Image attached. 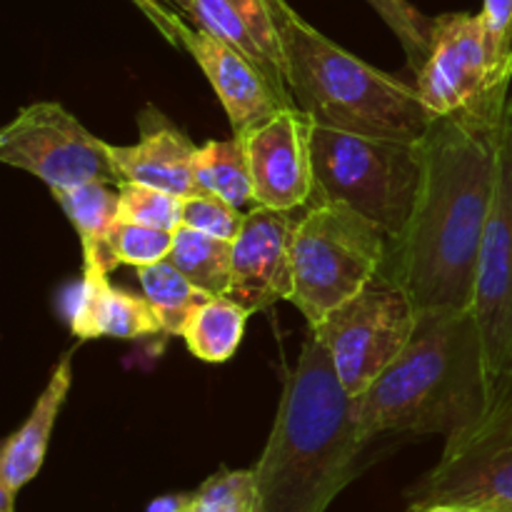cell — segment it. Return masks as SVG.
<instances>
[{
  "label": "cell",
  "mask_w": 512,
  "mask_h": 512,
  "mask_svg": "<svg viewBox=\"0 0 512 512\" xmlns=\"http://www.w3.org/2000/svg\"><path fill=\"white\" fill-rule=\"evenodd\" d=\"M250 315L253 313L248 308L228 295H213L195 310L180 338L203 363H228L243 343Z\"/></svg>",
  "instance_id": "20"
},
{
  "label": "cell",
  "mask_w": 512,
  "mask_h": 512,
  "mask_svg": "<svg viewBox=\"0 0 512 512\" xmlns=\"http://www.w3.org/2000/svg\"><path fill=\"white\" fill-rule=\"evenodd\" d=\"M110 160L120 175V183H143L168 193L190 198L203 195L198 183V145L170 125L163 115H155L153 128L143 130V138L135 145H110Z\"/></svg>",
  "instance_id": "17"
},
{
  "label": "cell",
  "mask_w": 512,
  "mask_h": 512,
  "mask_svg": "<svg viewBox=\"0 0 512 512\" xmlns=\"http://www.w3.org/2000/svg\"><path fill=\"white\" fill-rule=\"evenodd\" d=\"M505 120L433 118L420 140L418 198L403 233L388 240L378 273L408 293L420 313L473 308Z\"/></svg>",
  "instance_id": "1"
},
{
  "label": "cell",
  "mask_w": 512,
  "mask_h": 512,
  "mask_svg": "<svg viewBox=\"0 0 512 512\" xmlns=\"http://www.w3.org/2000/svg\"><path fill=\"white\" fill-rule=\"evenodd\" d=\"M508 125H510V135H512V95H510V105H508Z\"/></svg>",
  "instance_id": "33"
},
{
  "label": "cell",
  "mask_w": 512,
  "mask_h": 512,
  "mask_svg": "<svg viewBox=\"0 0 512 512\" xmlns=\"http://www.w3.org/2000/svg\"><path fill=\"white\" fill-rule=\"evenodd\" d=\"M188 15L198 28L243 53L268 78L285 108H298L288 88L283 43L268 0H193Z\"/></svg>",
  "instance_id": "15"
},
{
  "label": "cell",
  "mask_w": 512,
  "mask_h": 512,
  "mask_svg": "<svg viewBox=\"0 0 512 512\" xmlns=\"http://www.w3.org/2000/svg\"><path fill=\"white\" fill-rule=\"evenodd\" d=\"M163 512H190L188 495H183V498H175V500H170V503H165Z\"/></svg>",
  "instance_id": "31"
},
{
  "label": "cell",
  "mask_w": 512,
  "mask_h": 512,
  "mask_svg": "<svg viewBox=\"0 0 512 512\" xmlns=\"http://www.w3.org/2000/svg\"><path fill=\"white\" fill-rule=\"evenodd\" d=\"M313 175V200L348 205L393 240L408 225L418 198L423 178L420 140L375 138L315 123Z\"/></svg>",
  "instance_id": "5"
},
{
  "label": "cell",
  "mask_w": 512,
  "mask_h": 512,
  "mask_svg": "<svg viewBox=\"0 0 512 512\" xmlns=\"http://www.w3.org/2000/svg\"><path fill=\"white\" fill-rule=\"evenodd\" d=\"M298 220L285 210L255 205L233 240L228 298L250 313L293 298V233Z\"/></svg>",
  "instance_id": "14"
},
{
  "label": "cell",
  "mask_w": 512,
  "mask_h": 512,
  "mask_svg": "<svg viewBox=\"0 0 512 512\" xmlns=\"http://www.w3.org/2000/svg\"><path fill=\"white\" fill-rule=\"evenodd\" d=\"M188 505L190 512H258L255 470L220 468L188 495Z\"/></svg>",
  "instance_id": "25"
},
{
  "label": "cell",
  "mask_w": 512,
  "mask_h": 512,
  "mask_svg": "<svg viewBox=\"0 0 512 512\" xmlns=\"http://www.w3.org/2000/svg\"><path fill=\"white\" fill-rule=\"evenodd\" d=\"M243 218L245 215L235 205L225 203L218 195L203 193L183 198L180 225L220 240H235V235L240 233V225H243Z\"/></svg>",
  "instance_id": "28"
},
{
  "label": "cell",
  "mask_w": 512,
  "mask_h": 512,
  "mask_svg": "<svg viewBox=\"0 0 512 512\" xmlns=\"http://www.w3.org/2000/svg\"><path fill=\"white\" fill-rule=\"evenodd\" d=\"M410 505H465L512 512V393L460 433L445 438L443 455L408 493Z\"/></svg>",
  "instance_id": "8"
},
{
  "label": "cell",
  "mask_w": 512,
  "mask_h": 512,
  "mask_svg": "<svg viewBox=\"0 0 512 512\" xmlns=\"http://www.w3.org/2000/svg\"><path fill=\"white\" fill-rule=\"evenodd\" d=\"M418 320L408 293L375 278L310 330L328 348L350 398H360L408 348Z\"/></svg>",
  "instance_id": "9"
},
{
  "label": "cell",
  "mask_w": 512,
  "mask_h": 512,
  "mask_svg": "<svg viewBox=\"0 0 512 512\" xmlns=\"http://www.w3.org/2000/svg\"><path fill=\"white\" fill-rule=\"evenodd\" d=\"M195 170H198V183L203 193L218 195L238 210L255 203L248 155H245L243 140L235 133L228 140H208L200 145Z\"/></svg>",
  "instance_id": "23"
},
{
  "label": "cell",
  "mask_w": 512,
  "mask_h": 512,
  "mask_svg": "<svg viewBox=\"0 0 512 512\" xmlns=\"http://www.w3.org/2000/svg\"><path fill=\"white\" fill-rule=\"evenodd\" d=\"M512 63L495 55L483 13L435 18L433 45L415 88L433 118L503 120L510 105Z\"/></svg>",
  "instance_id": "7"
},
{
  "label": "cell",
  "mask_w": 512,
  "mask_h": 512,
  "mask_svg": "<svg viewBox=\"0 0 512 512\" xmlns=\"http://www.w3.org/2000/svg\"><path fill=\"white\" fill-rule=\"evenodd\" d=\"M50 195L78 233L80 248H83V270L113 273L105 240H108L110 228L120 220L118 188L113 190L110 183L90 180V183L70 185V188H55L50 190Z\"/></svg>",
  "instance_id": "19"
},
{
  "label": "cell",
  "mask_w": 512,
  "mask_h": 512,
  "mask_svg": "<svg viewBox=\"0 0 512 512\" xmlns=\"http://www.w3.org/2000/svg\"><path fill=\"white\" fill-rule=\"evenodd\" d=\"M278 25L295 105L318 125L418 143L433 115L415 83L373 68L300 18L288 0H268Z\"/></svg>",
  "instance_id": "4"
},
{
  "label": "cell",
  "mask_w": 512,
  "mask_h": 512,
  "mask_svg": "<svg viewBox=\"0 0 512 512\" xmlns=\"http://www.w3.org/2000/svg\"><path fill=\"white\" fill-rule=\"evenodd\" d=\"M313 128L315 120L300 108H280L235 133L248 155L255 205L293 213L313 200Z\"/></svg>",
  "instance_id": "13"
},
{
  "label": "cell",
  "mask_w": 512,
  "mask_h": 512,
  "mask_svg": "<svg viewBox=\"0 0 512 512\" xmlns=\"http://www.w3.org/2000/svg\"><path fill=\"white\" fill-rule=\"evenodd\" d=\"M0 160L35 175L50 190L90 180L120 185L108 143L95 138L68 108L50 100L25 105L0 130Z\"/></svg>",
  "instance_id": "10"
},
{
  "label": "cell",
  "mask_w": 512,
  "mask_h": 512,
  "mask_svg": "<svg viewBox=\"0 0 512 512\" xmlns=\"http://www.w3.org/2000/svg\"><path fill=\"white\" fill-rule=\"evenodd\" d=\"M105 270H83L78 303L70 313V330L75 338L138 340L163 333L153 305L145 295L115 288Z\"/></svg>",
  "instance_id": "18"
},
{
  "label": "cell",
  "mask_w": 512,
  "mask_h": 512,
  "mask_svg": "<svg viewBox=\"0 0 512 512\" xmlns=\"http://www.w3.org/2000/svg\"><path fill=\"white\" fill-rule=\"evenodd\" d=\"M138 280L143 295L153 305L165 335H183L185 325L195 310L208 303L213 295L200 290L193 280L185 278L170 260L138 268Z\"/></svg>",
  "instance_id": "22"
},
{
  "label": "cell",
  "mask_w": 512,
  "mask_h": 512,
  "mask_svg": "<svg viewBox=\"0 0 512 512\" xmlns=\"http://www.w3.org/2000/svg\"><path fill=\"white\" fill-rule=\"evenodd\" d=\"M368 440L328 348L310 330L255 465L258 512H325L358 475Z\"/></svg>",
  "instance_id": "2"
},
{
  "label": "cell",
  "mask_w": 512,
  "mask_h": 512,
  "mask_svg": "<svg viewBox=\"0 0 512 512\" xmlns=\"http://www.w3.org/2000/svg\"><path fill=\"white\" fill-rule=\"evenodd\" d=\"M408 512H410V510H408Z\"/></svg>",
  "instance_id": "34"
},
{
  "label": "cell",
  "mask_w": 512,
  "mask_h": 512,
  "mask_svg": "<svg viewBox=\"0 0 512 512\" xmlns=\"http://www.w3.org/2000/svg\"><path fill=\"white\" fill-rule=\"evenodd\" d=\"M410 512H480L475 508H465V505H410Z\"/></svg>",
  "instance_id": "30"
},
{
  "label": "cell",
  "mask_w": 512,
  "mask_h": 512,
  "mask_svg": "<svg viewBox=\"0 0 512 512\" xmlns=\"http://www.w3.org/2000/svg\"><path fill=\"white\" fill-rule=\"evenodd\" d=\"M368 3L400 40L410 70L418 73L430 55L435 18L420 13L410 0H368Z\"/></svg>",
  "instance_id": "26"
},
{
  "label": "cell",
  "mask_w": 512,
  "mask_h": 512,
  "mask_svg": "<svg viewBox=\"0 0 512 512\" xmlns=\"http://www.w3.org/2000/svg\"><path fill=\"white\" fill-rule=\"evenodd\" d=\"M140 8L158 25V30L170 43L183 45L193 55L198 68L213 85L233 133H243V130L253 128L255 123L285 108L268 78L233 45L220 40L218 35L208 33L205 28H198V25L193 28L183 18H178L173 10L163 8V3L145 0V3H140Z\"/></svg>",
  "instance_id": "12"
},
{
  "label": "cell",
  "mask_w": 512,
  "mask_h": 512,
  "mask_svg": "<svg viewBox=\"0 0 512 512\" xmlns=\"http://www.w3.org/2000/svg\"><path fill=\"white\" fill-rule=\"evenodd\" d=\"M173 238L175 233H170V230L148 228V225L118 220L110 228L108 240H105V250H108V260L113 265V270L118 265L145 268V265L168 260L170 250H173Z\"/></svg>",
  "instance_id": "24"
},
{
  "label": "cell",
  "mask_w": 512,
  "mask_h": 512,
  "mask_svg": "<svg viewBox=\"0 0 512 512\" xmlns=\"http://www.w3.org/2000/svg\"><path fill=\"white\" fill-rule=\"evenodd\" d=\"M388 253V235L328 200H313L293 233V298L310 328L378 278Z\"/></svg>",
  "instance_id": "6"
},
{
  "label": "cell",
  "mask_w": 512,
  "mask_h": 512,
  "mask_svg": "<svg viewBox=\"0 0 512 512\" xmlns=\"http://www.w3.org/2000/svg\"><path fill=\"white\" fill-rule=\"evenodd\" d=\"M120 220L125 223L148 225V228L175 230L180 228V215H183V198L168 190L153 188L143 183H120Z\"/></svg>",
  "instance_id": "27"
},
{
  "label": "cell",
  "mask_w": 512,
  "mask_h": 512,
  "mask_svg": "<svg viewBox=\"0 0 512 512\" xmlns=\"http://www.w3.org/2000/svg\"><path fill=\"white\" fill-rule=\"evenodd\" d=\"M75 348L60 355L58 365L50 373L43 393L35 400L28 420L3 443L0 453V512H13L15 495L40 473L48 453L58 415L68 400L73 385Z\"/></svg>",
  "instance_id": "16"
},
{
  "label": "cell",
  "mask_w": 512,
  "mask_h": 512,
  "mask_svg": "<svg viewBox=\"0 0 512 512\" xmlns=\"http://www.w3.org/2000/svg\"><path fill=\"white\" fill-rule=\"evenodd\" d=\"M483 20L495 55L512 63V0H483Z\"/></svg>",
  "instance_id": "29"
},
{
  "label": "cell",
  "mask_w": 512,
  "mask_h": 512,
  "mask_svg": "<svg viewBox=\"0 0 512 512\" xmlns=\"http://www.w3.org/2000/svg\"><path fill=\"white\" fill-rule=\"evenodd\" d=\"M363 438L460 433L490 408L483 340L473 310L420 313L400 358L353 398Z\"/></svg>",
  "instance_id": "3"
},
{
  "label": "cell",
  "mask_w": 512,
  "mask_h": 512,
  "mask_svg": "<svg viewBox=\"0 0 512 512\" xmlns=\"http://www.w3.org/2000/svg\"><path fill=\"white\" fill-rule=\"evenodd\" d=\"M473 315L483 340L490 405L512 393V135L505 120L498 183L475 275Z\"/></svg>",
  "instance_id": "11"
},
{
  "label": "cell",
  "mask_w": 512,
  "mask_h": 512,
  "mask_svg": "<svg viewBox=\"0 0 512 512\" xmlns=\"http://www.w3.org/2000/svg\"><path fill=\"white\" fill-rule=\"evenodd\" d=\"M135 3H145V0H135ZM155 3H170V5H175V8H180L183 10V13H188L190 10V3H193V0H155Z\"/></svg>",
  "instance_id": "32"
},
{
  "label": "cell",
  "mask_w": 512,
  "mask_h": 512,
  "mask_svg": "<svg viewBox=\"0 0 512 512\" xmlns=\"http://www.w3.org/2000/svg\"><path fill=\"white\" fill-rule=\"evenodd\" d=\"M168 260L208 295H228L233 275V240H220L180 225Z\"/></svg>",
  "instance_id": "21"
}]
</instances>
